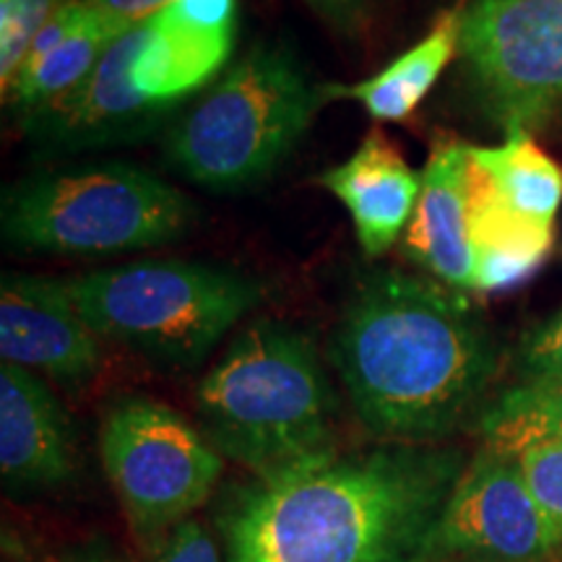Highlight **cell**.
<instances>
[{"label": "cell", "mask_w": 562, "mask_h": 562, "mask_svg": "<svg viewBox=\"0 0 562 562\" xmlns=\"http://www.w3.org/2000/svg\"><path fill=\"white\" fill-rule=\"evenodd\" d=\"M461 9L446 11L430 34L409 50L398 55L389 68L360 83H326L328 100L360 102L372 121L402 123L430 94L435 81L459 53Z\"/></svg>", "instance_id": "cell-17"}, {"label": "cell", "mask_w": 562, "mask_h": 562, "mask_svg": "<svg viewBox=\"0 0 562 562\" xmlns=\"http://www.w3.org/2000/svg\"><path fill=\"white\" fill-rule=\"evenodd\" d=\"M195 211L170 182L125 161L32 175L3 193V240L24 252L104 256L159 248L191 229Z\"/></svg>", "instance_id": "cell-5"}, {"label": "cell", "mask_w": 562, "mask_h": 562, "mask_svg": "<svg viewBox=\"0 0 562 562\" xmlns=\"http://www.w3.org/2000/svg\"><path fill=\"white\" fill-rule=\"evenodd\" d=\"M463 469L453 448L381 442L252 480L216 518L224 562H427Z\"/></svg>", "instance_id": "cell-1"}, {"label": "cell", "mask_w": 562, "mask_h": 562, "mask_svg": "<svg viewBox=\"0 0 562 562\" xmlns=\"http://www.w3.org/2000/svg\"><path fill=\"white\" fill-rule=\"evenodd\" d=\"M531 497L542 510L554 542L562 550V438L537 442L518 456Z\"/></svg>", "instance_id": "cell-22"}, {"label": "cell", "mask_w": 562, "mask_h": 562, "mask_svg": "<svg viewBox=\"0 0 562 562\" xmlns=\"http://www.w3.org/2000/svg\"><path fill=\"white\" fill-rule=\"evenodd\" d=\"M442 562H474V560H456V558H440Z\"/></svg>", "instance_id": "cell-27"}, {"label": "cell", "mask_w": 562, "mask_h": 562, "mask_svg": "<svg viewBox=\"0 0 562 562\" xmlns=\"http://www.w3.org/2000/svg\"><path fill=\"white\" fill-rule=\"evenodd\" d=\"M331 362L364 430L435 446L482 409L501 351L463 292L378 271L344 307Z\"/></svg>", "instance_id": "cell-2"}, {"label": "cell", "mask_w": 562, "mask_h": 562, "mask_svg": "<svg viewBox=\"0 0 562 562\" xmlns=\"http://www.w3.org/2000/svg\"><path fill=\"white\" fill-rule=\"evenodd\" d=\"M469 146L442 138L432 146L422 172V191L402 237L404 256L442 284L474 292L476 252L469 235L467 209Z\"/></svg>", "instance_id": "cell-14"}, {"label": "cell", "mask_w": 562, "mask_h": 562, "mask_svg": "<svg viewBox=\"0 0 562 562\" xmlns=\"http://www.w3.org/2000/svg\"><path fill=\"white\" fill-rule=\"evenodd\" d=\"M201 432L256 480L336 451V396L315 341L273 318L252 321L195 389Z\"/></svg>", "instance_id": "cell-3"}, {"label": "cell", "mask_w": 562, "mask_h": 562, "mask_svg": "<svg viewBox=\"0 0 562 562\" xmlns=\"http://www.w3.org/2000/svg\"><path fill=\"white\" fill-rule=\"evenodd\" d=\"M518 364L524 378L562 375V313L524 336Z\"/></svg>", "instance_id": "cell-23"}, {"label": "cell", "mask_w": 562, "mask_h": 562, "mask_svg": "<svg viewBox=\"0 0 562 562\" xmlns=\"http://www.w3.org/2000/svg\"><path fill=\"white\" fill-rule=\"evenodd\" d=\"M484 451L518 459L537 442L562 438V375L524 378L480 417Z\"/></svg>", "instance_id": "cell-20"}, {"label": "cell", "mask_w": 562, "mask_h": 562, "mask_svg": "<svg viewBox=\"0 0 562 562\" xmlns=\"http://www.w3.org/2000/svg\"><path fill=\"white\" fill-rule=\"evenodd\" d=\"M66 0H0V87L3 94L16 81L30 50Z\"/></svg>", "instance_id": "cell-21"}, {"label": "cell", "mask_w": 562, "mask_h": 562, "mask_svg": "<svg viewBox=\"0 0 562 562\" xmlns=\"http://www.w3.org/2000/svg\"><path fill=\"white\" fill-rule=\"evenodd\" d=\"M131 26L136 24L91 9L87 24L79 26L60 47H55L42 60L21 68L3 100L11 102L21 115L45 108L87 79L97 63L102 60V55L110 50L112 42L121 40Z\"/></svg>", "instance_id": "cell-18"}, {"label": "cell", "mask_w": 562, "mask_h": 562, "mask_svg": "<svg viewBox=\"0 0 562 562\" xmlns=\"http://www.w3.org/2000/svg\"><path fill=\"white\" fill-rule=\"evenodd\" d=\"M326 100L294 53L256 45L172 125L167 161L206 191H245L290 157Z\"/></svg>", "instance_id": "cell-4"}, {"label": "cell", "mask_w": 562, "mask_h": 562, "mask_svg": "<svg viewBox=\"0 0 562 562\" xmlns=\"http://www.w3.org/2000/svg\"><path fill=\"white\" fill-rule=\"evenodd\" d=\"M237 0H172L151 19L131 81L146 100L167 104L206 87L235 47Z\"/></svg>", "instance_id": "cell-12"}, {"label": "cell", "mask_w": 562, "mask_h": 562, "mask_svg": "<svg viewBox=\"0 0 562 562\" xmlns=\"http://www.w3.org/2000/svg\"><path fill=\"white\" fill-rule=\"evenodd\" d=\"M0 355L60 385H83L102 364V339L83 318L68 281L3 273Z\"/></svg>", "instance_id": "cell-10"}, {"label": "cell", "mask_w": 562, "mask_h": 562, "mask_svg": "<svg viewBox=\"0 0 562 562\" xmlns=\"http://www.w3.org/2000/svg\"><path fill=\"white\" fill-rule=\"evenodd\" d=\"M146 34V21L131 26L102 55L94 70L45 108L26 112L24 128L40 144L55 149H94L151 133L170 112L146 100L131 81V63Z\"/></svg>", "instance_id": "cell-11"}, {"label": "cell", "mask_w": 562, "mask_h": 562, "mask_svg": "<svg viewBox=\"0 0 562 562\" xmlns=\"http://www.w3.org/2000/svg\"><path fill=\"white\" fill-rule=\"evenodd\" d=\"M560 554L518 459L482 448L448 497L435 531L432 560L558 562Z\"/></svg>", "instance_id": "cell-9"}, {"label": "cell", "mask_w": 562, "mask_h": 562, "mask_svg": "<svg viewBox=\"0 0 562 562\" xmlns=\"http://www.w3.org/2000/svg\"><path fill=\"white\" fill-rule=\"evenodd\" d=\"M91 9L108 13L112 19L128 21V24H138V21L151 19L172 0H87Z\"/></svg>", "instance_id": "cell-26"}, {"label": "cell", "mask_w": 562, "mask_h": 562, "mask_svg": "<svg viewBox=\"0 0 562 562\" xmlns=\"http://www.w3.org/2000/svg\"><path fill=\"white\" fill-rule=\"evenodd\" d=\"M76 472L74 427L58 396L13 362H0V474L9 492H42Z\"/></svg>", "instance_id": "cell-13"}, {"label": "cell", "mask_w": 562, "mask_h": 562, "mask_svg": "<svg viewBox=\"0 0 562 562\" xmlns=\"http://www.w3.org/2000/svg\"><path fill=\"white\" fill-rule=\"evenodd\" d=\"M318 182L349 211L368 256H383L398 243L422 191V175L406 165L398 146L381 131H370L360 149L344 165L323 172Z\"/></svg>", "instance_id": "cell-15"}, {"label": "cell", "mask_w": 562, "mask_h": 562, "mask_svg": "<svg viewBox=\"0 0 562 562\" xmlns=\"http://www.w3.org/2000/svg\"><path fill=\"white\" fill-rule=\"evenodd\" d=\"M459 55L492 123L539 128L562 108V0H469Z\"/></svg>", "instance_id": "cell-8"}, {"label": "cell", "mask_w": 562, "mask_h": 562, "mask_svg": "<svg viewBox=\"0 0 562 562\" xmlns=\"http://www.w3.org/2000/svg\"><path fill=\"white\" fill-rule=\"evenodd\" d=\"M467 209L469 235L476 252L474 292L508 290L544 263L552 248V227L516 214L472 154L467 167Z\"/></svg>", "instance_id": "cell-16"}, {"label": "cell", "mask_w": 562, "mask_h": 562, "mask_svg": "<svg viewBox=\"0 0 562 562\" xmlns=\"http://www.w3.org/2000/svg\"><path fill=\"white\" fill-rule=\"evenodd\" d=\"M100 339L154 364L191 370L263 297L256 279L193 261H138L68 281Z\"/></svg>", "instance_id": "cell-6"}, {"label": "cell", "mask_w": 562, "mask_h": 562, "mask_svg": "<svg viewBox=\"0 0 562 562\" xmlns=\"http://www.w3.org/2000/svg\"><path fill=\"white\" fill-rule=\"evenodd\" d=\"M104 474L133 529L165 537L199 510L224 472V456L172 406L125 396L100 427Z\"/></svg>", "instance_id": "cell-7"}, {"label": "cell", "mask_w": 562, "mask_h": 562, "mask_svg": "<svg viewBox=\"0 0 562 562\" xmlns=\"http://www.w3.org/2000/svg\"><path fill=\"white\" fill-rule=\"evenodd\" d=\"M318 16L341 34H357L368 24L375 0H305Z\"/></svg>", "instance_id": "cell-25"}, {"label": "cell", "mask_w": 562, "mask_h": 562, "mask_svg": "<svg viewBox=\"0 0 562 562\" xmlns=\"http://www.w3.org/2000/svg\"><path fill=\"white\" fill-rule=\"evenodd\" d=\"M149 562H224V558L206 526L188 518L165 533Z\"/></svg>", "instance_id": "cell-24"}, {"label": "cell", "mask_w": 562, "mask_h": 562, "mask_svg": "<svg viewBox=\"0 0 562 562\" xmlns=\"http://www.w3.org/2000/svg\"><path fill=\"white\" fill-rule=\"evenodd\" d=\"M469 154L490 172L503 201L516 214L552 227L562 201V170L529 133H508L501 146H469Z\"/></svg>", "instance_id": "cell-19"}]
</instances>
